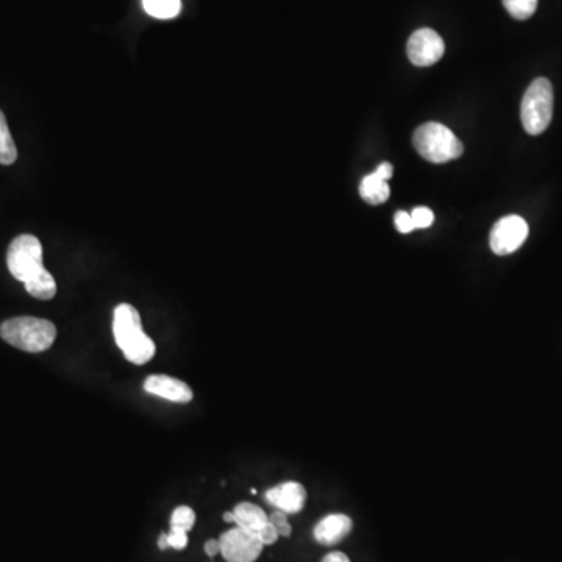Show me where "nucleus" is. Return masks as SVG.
Returning a JSON list of instances; mask_svg holds the SVG:
<instances>
[{"mask_svg": "<svg viewBox=\"0 0 562 562\" xmlns=\"http://www.w3.org/2000/svg\"><path fill=\"white\" fill-rule=\"evenodd\" d=\"M113 335L130 363L138 366L149 363L157 352L155 342L144 333L138 310L129 303H122L114 310Z\"/></svg>", "mask_w": 562, "mask_h": 562, "instance_id": "1", "label": "nucleus"}, {"mask_svg": "<svg viewBox=\"0 0 562 562\" xmlns=\"http://www.w3.org/2000/svg\"><path fill=\"white\" fill-rule=\"evenodd\" d=\"M0 336L16 349L41 353L49 350L54 344L57 327L40 317H13L0 325Z\"/></svg>", "mask_w": 562, "mask_h": 562, "instance_id": "2", "label": "nucleus"}, {"mask_svg": "<svg viewBox=\"0 0 562 562\" xmlns=\"http://www.w3.org/2000/svg\"><path fill=\"white\" fill-rule=\"evenodd\" d=\"M413 143L420 157L434 164L449 163L464 152L463 143L455 133L438 122L420 125L414 133Z\"/></svg>", "mask_w": 562, "mask_h": 562, "instance_id": "3", "label": "nucleus"}, {"mask_svg": "<svg viewBox=\"0 0 562 562\" xmlns=\"http://www.w3.org/2000/svg\"><path fill=\"white\" fill-rule=\"evenodd\" d=\"M520 118L528 135L538 136L548 129L553 118V86L544 77L534 80L523 94Z\"/></svg>", "mask_w": 562, "mask_h": 562, "instance_id": "4", "label": "nucleus"}, {"mask_svg": "<svg viewBox=\"0 0 562 562\" xmlns=\"http://www.w3.org/2000/svg\"><path fill=\"white\" fill-rule=\"evenodd\" d=\"M8 271L22 283L32 280L44 271L43 246L33 235H21L11 242L7 252Z\"/></svg>", "mask_w": 562, "mask_h": 562, "instance_id": "5", "label": "nucleus"}, {"mask_svg": "<svg viewBox=\"0 0 562 562\" xmlns=\"http://www.w3.org/2000/svg\"><path fill=\"white\" fill-rule=\"evenodd\" d=\"M528 228L527 221L523 217L511 214L503 217L494 225L491 232V249L495 255H509L522 247L523 242L527 241Z\"/></svg>", "mask_w": 562, "mask_h": 562, "instance_id": "6", "label": "nucleus"}, {"mask_svg": "<svg viewBox=\"0 0 562 562\" xmlns=\"http://www.w3.org/2000/svg\"><path fill=\"white\" fill-rule=\"evenodd\" d=\"M219 542L221 555L227 562H255L264 548L263 542L255 534L239 527L225 531Z\"/></svg>", "mask_w": 562, "mask_h": 562, "instance_id": "7", "label": "nucleus"}, {"mask_svg": "<svg viewBox=\"0 0 562 562\" xmlns=\"http://www.w3.org/2000/svg\"><path fill=\"white\" fill-rule=\"evenodd\" d=\"M406 52L414 66L427 68L441 60L445 52L444 40L434 30L419 29L410 36Z\"/></svg>", "mask_w": 562, "mask_h": 562, "instance_id": "8", "label": "nucleus"}, {"mask_svg": "<svg viewBox=\"0 0 562 562\" xmlns=\"http://www.w3.org/2000/svg\"><path fill=\"white\" fill-rule=\"evenodd\" d=\"M233 513H235L236 527L255 534L263 542L264 547L275 544L280 538V534L275 530L269 516L264 513L260 506L253 505V503H239L233 509Z\"/></svg>", "mask_w": 562, "mask_h": 562, "instance_id": "9", "label": "nucleus"}, {"mask_svg": "<svg viewBox=\"0 0 562 562\" xmlns=\"http://www.w3.org/2000/svg\"><path fill=\"white\" fill-rule=\"evenodd\" d=\"M269 505L286 514H297L302 511L306 502V491L302 484L296 481H286L266 492Z\"/></svg>", "mask_w": 562, "mask_h": 562, "instance_id": "10", "label": "nucleus"}, {"mask_svg": "<svg viewBox=\"0 0 562 562\" xmlns=\"http://www.w3.org/2000/svg\"><path fill=\"white\" fill-rule=\"evenodd\" d=\"M144 391L157 395L161 399L174 403H189L193 400V391L183 381L169 375H150L144 381Z\"/></svg>", "mask_w": 562, "mask_h": 562, "instance_id": "11", "label": "nucleus"}, {"mask_svg": "<svg viewBox=\"0 0 562 562\" xmlns=\"http://www.w3.org/2000/svg\"><path fill=\"white\" fill-rule=\"evenodd\" d=\"M352 528V519L346 514H330L314 527V539L319 544L331 547V545L339 544L342 539L347 538Z\"/></svg>", "mask_w": 562, "mask_h": 562, "instance_id": "12", "label": "nucleus"}, {"mask_svg": "<svg viewBox=\"0 0 562 562\" xmlns=\"http://www.w3.org/2000/svg\"><path fill=\"white\" fill-rule=\"evenodd\" d=\"M360 194L370 205H381L391 196L388 182L381 180L375 172L363 178L360 185Z\"/></svg>", "mask_w": 562, "mask_h": 562, "instance_id": "13", "label": "nucleus"}, {"mask_svg": "<svg viewBox=\"0 0 562 562\" xmlns=\"http://www.w3.org/2000/svg\"><path fill=\"white\" fill-rule=\"evenodd\" d=\"M25 289L29 292L30 296L40 300L54 299L57 294V281L52 277L47 269L36 274L32 280L24 283Z\"/></svg>", "mask_w": 562, "mask_h": 562, "instance_id": "14", "label": "nucleus"}, {"mask_svg": "<svg viewBox=\"0 0 562 562\" xmlns=\"http://www.w3.org/2000/svg\"><path fill=\"white\" fill-rule=\"evenodd\" d=\"M147 15L157 19H174L182 11V0H143Z\"/></svg>", "mask_w": 562, "mask_h": 562, "instance_id": "15", "label": "nucleus"}, {"mask_svg": "<svg viewBox=\"0 0 562 562\" xmlns=\"http://www.w3.org/2000/svg\"><path fill=\"white\" fill-rule=\"evenodd\" d=\"M16 158H18V149L8 129L7 118L0 111V164L10 166L15 163Z\"/></svg>", "mask_w": 562, "mask_h": 562, "instance_id": "16", "label": "nucleus"}, {"mask_svg": "<svg viewBox=\"0 0 562 562\" xmlns=\"http://www.w3.org/2000/svg\"><path fill=\"white\" fill-rule=\"evenodd\" d=\"M506 11L517 21H527L538 8V0H503Z\"/></svg>", "mask_w": 562, "mask_h": 562, "instance_id": "17", "label": "nucleus"}, {"mask_svg": "<svg viewBox=\"0 0 562 562\" xmlns=\"http://www.w3.org/2000/svg\"><path fill=\"white\" fill-rule=\"evenodd\" d=\"M196 523V513L189 506H178L171 516V528L189 533Z\"/></svg>", "mask_w": 562, "mask_h": 562, "instance_id": "18", "label": "nucleus"}, {"mask_svg": "<svg viewBox=\"0 0 562 562\" xmlns=\"http://www.w3.org/2000/svg\"><path fill=\"white\" fill-rule=\"evenodd\" d=\"M188 533L182 530H174L171 528L169 533H163L158 539V547L161 550H168V548H174V550H183V548L188 547Z\"/></svg>", "mask_w": 562, "mask_h": 562, "instance_id": "19", "label": "nucleus"}, {"mask_svg": "<svg viewBox=\"0 0 562 562\" xmlns=\"http://www.w3.org/2000/svg\"><path fill=\"white\" fill-rule=\"evenodd\" d=\"M411 219H413L414 230H419V228H428L433 225L434 214L430 208L419 207L413 210Z\"/></svg>", "mask_w": 562, "mask_h": 562, "instance_id": "20", "label": "nucleus"}, {"mask_svg": "<svg viewBox=\"0 0 562 562\" xmlns=\"http://www.w3.org/2000/svg\"><path fill=\"white\" fill-rule=\"evenodd\" d=\"M269 520H271L272 525H274L275 530L278 531L280 536H283V538H289V536H291L292 528L288 522V514L283 513V511H278L277 509L275 513L269 516Z\"/></svg>", "mask_w": 562, "mask_h": 562, "instance_id": "21", "label": "nucleus"}, {"mask_svg": "<svg viewBox=\"0 0 562 562\" xmlns=\"http://www.w3.org/2000/svg\"><path fill=\"white\" fill-rule=\"evenodd\" d=\"M395 228L399 230L400 233H411L414 232L413 219H411V214L406 213V211H399L395 214Z\"/></svg>", "mask_w": 562, "mask_h": 562, "instance_id": "22", "label": "nucleus"}, {"mask_svg": "<svg viewBox=\"0 0 562 562\" xmlns=\"http://www.w3.org/2000/svg\"><path fill=\"white\" fill-rule=\"evenodd\" d=\"M205 553H207L210 558L219 555V553H221V542H219V539H210V541H207V544H205Z\"/></svg>", "mask_w": 562, "mask_h": 562, "instance_id": "23", "label": "nucleus"}, {"mask_svg": "<svg viewBox=\"0 0 562 562\" xmlns=\"http://www.w3.org/2000/svg\"><path fill=\"white\" fill-rule=\"evenodd\" d=\"M392 172H394V168H392L391 164L383 163L380 164V168L375 171V174L381 178V180H385V182H389L392 177Z\"/></svg>", "mask_w": 562, "mask_h": 562, "instance_id": "24", "label": "nucleus"}, {"mask_svg": "<svg viewBox=\"0 0 562 562\" xmlns=\"http://www.w3.org/2000/svg\"><path fill=\"white\" fill-rule=\"evenodd\" d=\"M322 562H350V559L347 558L346 553L342 552H331L325 556L324 561Z\"/></svg>", "mask_w": 562, "mask_h": 562, "instance_id": "25", "label": "nucleus"}, {"mask_svg": "<svg viewBox=\"0 0 562 562\" xmlns=\"http://www.w3.org/2000/svg\"><path fill=\"white\" fill-rule=\"evenodd\" d=\"M222 519H224L227 523H235V513H233V511H228V513H224Z\"/></svg>", "mask_w": 562, "mask_h": 562, "instance_id": "26", "label": "nucleus"}]
</instances>
